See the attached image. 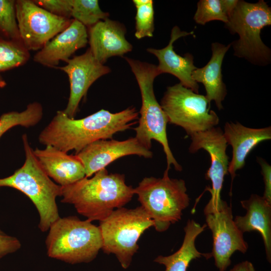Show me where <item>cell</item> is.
<instances>
[{
    "label": "cell",
    "mask_w": 271,
    "mask_h": 271,
    "mask_svg": "<svg viewBox=\"0 0 271 271\" xmlns=\"http://www.w3.org/2000/svg\"><path fill=\"white\" fill-rule=\"evenodd\" d=\"M7 85L6 81L4 79L0 73V89L5 87Z\"/></svg>",
    "instance_id": "e575fe53"
},
{
    "label": "cell",
    "mask_w": 271,
    "mask_h": 271,
    "mask_svg": "<svg viewBox=\"0 0 271 271\" xmlns=\"http://www.w3.org/2000/svg\"><path fill=\"white\" fill-rule=\"evenodd\" d=\"M206 226V224L201 226L193 219L188 220L184 228L185 235L180 248L172 255L158 256L154 261L164 265L165 271H187L193 259L201 257L210 258L212 257L211 252H200L197 249L195 244L196 238Z\"/></svg>",
    "instance_id": "7402d4cb"
},
{
    "label": "cell",
    "mask_w": 271,
    "mask_h": 271,
    "mask_svg": "<svg viewBox=\"0 0 271 271\" xmlns=\"http://www.w3.org/2000/svg\"><path fill=\"white\" fill-rule=\"evenodd\" d=\"M138 117V111L131 107L116 113L102 109L80 119L71 118L63 110H58L40 133L38 140L45 146L66 153L74 150L76 154L94 142L112 139L115 133L135 124Z\"/></svg>",
    "instance_id": "6da1fadb"
},
{
    "label": "cell",
    "mask_w": 271,
    "mask_h": 271,
    "mask_svg": "<svg viewBox=\"0 0 271 271\" xmlns=\"http://www.w3.org/2000/svg\"><path fill=\"white\" fill-rule=\"evenodd\" d=\"M43 108L38 102L29 103L21 112L9 111L0 116V139L10 129L18 125L29 128L37 124L42 119Z\"/></svg>",
    "instance_id": "603a6c76"
},
{
    "label": "cell",
    "mask_w": 271,
    "mask_h": 271,
    "mask_svg": "<svg viewBox=\"0 0 271 271\" xmlns=\"http://www.w3.org/2000/svg\"><path fill=\"white\" fill-rule=\"evenodd\" d=\"M30 58V51L22 42L0 37V73L23 66Z\"/></svg>",
    "instance_id": "cb8c5ba5"
},
{
    "label": "cell",
    "mask_w": 271,
    "mask_h": 271,
    "mask_svg": "<svg viewBox=\"0 0 271 271\" xmlns=\"http://www.w3.org/2000/svg\"><path fill=\"white\" fill-rule=\"evenodd\" d=\"M246 210L244 216H236L234 222L242 233L258 231L262 236L266 258L271 259V203L262 196L252 194L247 200L240 201Z\"/></svg>",
    "instance_id": "ffe728a7"
},
{
    "label": "cell",
    "mask_w": 271,
    "mask_h": 271,
    "mask_svg": "<svg viewBox=\"0 0 271 271\" xmlns=\"http://www.w3.org/2000/svg\"><path fill=\"white\" fill-rule=\"evenodd\" d=\"M192 34L193 32L182 31L178 26H174L171 31L169 43L166 47L160 49L150 48L147 50L158 58L159 64L157 67L160 74H171L176 77L183 86L198 93L199 85L192 77L193 71L197 68L194 64L193 55L187 53L181 56L175 52L173 47L177 40Z\"/></svg>",
    "instance_id": "ac0fdd59"
},
{
    "label": "cell",
    "mask_w": 271,
    "mask_h": 271,
    "mask_svg": "<svg viewBox=\"0 0 271 271\" xmlns=\"http://www.w3.org/2000/svg\"><path fill=\"white\" fill-rule=\"evenodd\" d=\"M134 194V188L126 184L124 175L109 174L104 168L90 178L61 186L60 197L62 202L73 205L89 221H101L115 209L123 207Z\"/></svg>",
    "instance_id": "7a4b0ae2"
},
{
    "label": "cell",
    "mask_w": 271,
    "mask_h": 271,
    "mask_svg": "<svg viewBox=\"0 0 271 271\" xmlns=\"http://www.w3.org/2000/svg\"><path fill=\"white\" fill-rule=\"evenodd\" d=\"M229 271H255L252 263L247 260L235 265Z\"/></svg>",
    "instance_id": "d6a6232c"
},
{
    "label": "cell",
    "mask_w": 271,
    "mask_h": 271,
    "mask_svg": "<svg viewBox=\"0 0 271 271\" xmlns=\"http://www.w3.org/2000/svg\"><path fill=\"white\" fill-rule=\"evenodd\" d=\"M151 226H154V222L141 206L134 209H116L100 221L101 249L106 253L114 254L126 269L139 249L138 240Z\"/></svg>",
    "instance_id": "ba28073f"
},
{
    "label": "cell",
    "mask_w": 271,
    "mask_h": 271,
    "mask_svg": "<svg viewBox=\"0 0 271 271\" xmlns=\"http://www.w3.org/2000/svg\"><path fill=\"white\" fill-rule=\"evenodd\" d=\"M46 239L48 255L70 264L88 262L102 245L100 229L88 220L59 217L50 226Z\"/></svg>",
    "instance_id": "5b68a950"
},
{
    "label": "cell",
    "mask_w": 271,
    "mask_h": 271,
    "mask_svg": "<svg viewBox=\"0 0 271 271\" xmlns=\"http://www.w3.org/2000/svg\"><path fill=\"white\" fill-rule=\"evenodd\" d=\"M0 37L22 42L16 12V1L0 0Z\"/></svg>",
    "instance_id": "484cf974"
},
{
    "label": "cell",
    "mask_w": 271,
    "mask_h": 271,
    "mask_svg": "<svg viewBox=\"0 0 271 271\" xmlns=\"http://www.w3.org/2000/svg\"><path fill=\"white\" fill-rule=\"evenodd\" d=\"M166 170L162 178L145 177L134 188L141 206L160 232L181 219L182 211L189 205L185 182L171 179Z\"/></svg>",
    "instance_id": "8992f818"
},
{
    "label": "cell",
    "mask_w": 271,
    "mask_h": 271,
    "mask_svg": "<svg viewBox=\"0 0 271 271\" xmlns=\"http://www.w3.org/2000/svg\"><path fill=\"white\" fill-rule=\"evenodd\" d=\"M257 161L260 166L263 176L264 191L263 197L271 203V166L264 159L257 157Z\"/></svg>",
    "instance_id": "4dcf8cb0"
},
{
    "label": "cell",
    "mask_w": 271,
    "mask_h": 271,
    "mask_svg": "<svg viewBox=\"0 0 271 271\" xmlns=\"http://www.w3.org/2000/svg\"><path fill=\"white\" fill-rule=\"evenodd\" d=\"M16 12L20 38L29 51L41 50L73 20L55 16L31 0L16 1Z\"/></svg>",
    "instance_id": "30bf717a"
},
{
    "label": "cell",
    "mask_w": 271,
    "mask_h": 271,
    "mask_svg": "<svg viewBox=\"0 0 271 271\" xmlns=\"http://www.w3.org/2000/svg\"><path fill=\"white\" fill-rule=\"evenodd\" d=\"M87 31L89 49L102 64L110 57H122L132 49V45L125 38L124 26L108 18L88 28Z\"/></svg>",
    "instance_id": "2e32d148"
},
{
    "label": "cell",
    "mask_w": 271,
    "mask_h": 271,
    "mask_svg": "<svg viewBox=\"0 0 271 271\" xmlns=\"http://www.w3.org/2000/svg\"><path fill=\"white\" fill-rule=\"evenodd\" d=\"M71 18L87 28L108 18L109 14L100 9L97 0H71Z\"/></svg>",
    "instance_id": "d4e9b609"
},
{
    "label": "cell",
    "mask_w": 271,
    "mask_h": 271,
    "mask_svg": "<svg viewBox=\"0 0 271 271\" xmlns=\"http://www.w3.org/2000/svg\"><path fill=\"white\" fill-rule=\"evenodd\" d=\"M190 137L191 143L189 148V152L194 153L203 149L208 153L210 157L211 164L205 178L212 183V188L208 189L211 197L206 206L213 208L221 200V191L224 177L228 173L229 162L226 154L227 144L223 130L219 127H213L193 133Z\"/></svg>",
    "instance_id": "7c38bea8"
},
{
    "label": "cell",
    "mask_w": 271,
    "mask_h": 271,
    "mask_svg": "<svg viewBox=\"0 0 271 271\" xmlns=\"http://www.w3.org/2000/svg\"><path fill=\"white\" fill-rule=\"evenodd\" d=\"M88 43L87 28L73 19L70 25L50 40L34 55L33 60L46 67L56 68L66 63L78 50Z\"/></svg>",
    "instance_id": "9a60e30c"
},
{
    "label": "cell",
    "mask_w": 271,
    "mask_h": 271,
    "mask_svg": "<svg viewBox=\"0 0 271 271\" xmlns=\"http://www.w3.org/2000/svg\"><path fill=\"white\" fill-rule=\"evenodd\" d=\"M129 64L139 85L142 96L139 124L134 128L135 138L144 146L151 149L152 141L155 140L163 147L167 167L173 165L181 171L182 168L176 161L170 149L167 134V117L158 102L154 91V81L160 75L156 65L128 57H124Z\"/></svg>",
    "instance_id": "277c9868"
},
{
    "label": "cell",
    "mask_w": 271,
    "mask_h": 271,
    "mask_svg": "<svg viewBox=\"0 0 271 271\" xmlns=\"http://www.w3.org/2000/svg\"><path fill=\"white\" fill-rule=\"evenodd\" d=\"M220 2L223 11L228 17L235 9L238 0H220Z\"/></svg>",
    "instance_id": "1f68e13d"
},
{
    "label": "cell",
    "mask_w": 271,
    "mask_h": 271,
    "mask_svg": "<svg viewBox=\"0 0 271 271\" xmlns=\"http://www.w3.org/2000/svg\"><path fill=\"white\" fill-rule=\"evenodd\" d=\"M64 66L55 68L64 72L70 84V94L66 108L63 111L74 118L81 100L87 94L91 85L101 76L109 73L110 69L99 62L89 48L78 56L70 59Z\"/></svg>",
    "instance_id": "4fadbf2b"
},
{
    "label": "cell",
    "mask_w": 271,
    "mask_h": 271,
    "mask_svg": "<svg viewBox=\"0 0 271 271\" xmlns=\"http://www.w3.org/2000/svg\"><path fill=\"white\" fill-rule=\"evenodd\" d=\"M150 0H133V3L135 7L137 6H142L148 3Z\"/></svg>",
    "instance_id": "836d02e7"
},
{
    "label": "cell",
    "mask_w": 271,
    "mask_h": 271,
    "mask_svg": "<svg viewBox=\"0 0 271 271\" xmlns=\"http://www.w3.org/2000/svg\"><path fill=\"white\" fill-rule=\"evenodd\" d=\"M194 20L198 24L204 25L211 21L228 22V17L223 10L220 0H200L197 3Z\"/></svg>",
    "instance_id": "4316f807"
},
{
    "label": "cell",
    "mask_w": 271,
    "mask_h": 271,
    "mask_svg": "<svg viewBox=\"0 0 271 271\" xmlns=\"http://www.w3.org/2000/svg\"><path fill=\"white\" fill-rule=\"evenodd\" d=\"M210 104L205 95L179 83L167 88L160 105L168 122L182 127L190 136L218 124L219 118Z\"/></svg>",
    "instance_id": "9c48e42d"
},
{
    "label": "cell",
    "mask_w": 271,
    "mask_h": 271,
    "mask_svg": "<svg viewBox=\"0 0 271 271\" xmlns=\"http://www.w3.org/2000/svg\"><path fill=\"white\" fill-rule=\"evenodd\" d=\"M204 213L206 225L212 234V256L219 271H225L231 264L230 258L233 253L239 251L245 253L248 244L236 225L231 208L226 201L221 199L213 208L205 207Z\"/></svg>",
    "instance_id": "8fae6325"
},
{
    "label": "cell",
    "mask_w": 271,
    "mask_h": 271,
    "mask_svg": "<svg viewBox=\"0 0 271 271\" xmlns=\"http://www.w3.org/2000/svg\"><path fill=\"white\" fill-rule=\"evenodd\" d=\"M134 36L137 39L152 37L154 31V10L153 1L136 7Z\"/></svg>",
    "instance_id": "83f0119b"
},
{
    "label": "cell",
    "mask_w": 271,
    "mask_h": 271,
    "mask_svg": "<svg viewBox=\"0 0 271 271\" xmlns=\"http://www.w3.org/2000/svg\"><path fill=\"white\" fill-rule=\"evenodd\" d=\"M33 152L46 174L60 186L85 177L84 167L76 155H69L52 146L36 148Z\"/></svg>",
    "instance_id": "d6986e66"
},
{
    "label": "cell",
    "mask_w": 271,
    "mask_h": 271,
    "mask_svg": "<svg viewBox=\"0 0 271 271\" xmlns=\"http://www.w3.org/2000/svg\"><path fill=\"white\" fill-rule=\"evenodd\" d=\"M25 162L11 175L0 179V188L16 189L26 195L35 206L40 217L39 228L42 232L59 217L56 198L61 196V186L46 174L35 157L26 134L22 136Z\"/></svg>",
    "instance_id": "3957f363"
},
{
    "label": "cell",
    "mask_w": 271,
    "mask_h": 271,
    "mask_svg": "<svg viewBox=\"0 0 271 271\" xmlns=\"http://www.w3.org/2000/svg\"><path fill=\"white\" fill-rule=\"evenodd\" d=\"M223 132L227 145H230L232 149V158L228 168L232 182L236 172L244 166L246 158L250 152L259 143L270 140L271 127L254 128L238 122H230L225 123Z\"/></svg>",
    "instance_id": "e0dca14e"
},
{
    "label": "cell",
    "mask_w": 271,
    "mask_h": 271,
    "mask_svg": "<svg viewBox=\"0 0 271 271\" xmlns=\"http://www.w3.org/2000/svg\"><path fill=\"white\" fill-rule=\"evenodd\" d=\"M33 2L55 16L72 19L71 0H33Z\"/></svg>",
    "instance_id": "f1b7e54d"
},
{
    "label": "cell",
    "mask_w": 271,
    "mask_h": 271,
    "mask_svg": "<svg viewBox=\"0 0 271 271\" xmlns=\"http://www.w3.org/2000/svg\"><path fill=\"white\" fill-rule=\"evenodd\" d=\"M218 42L212 44V56L207 64L202 68H197L192 74L193 80L203 84L205 96L210 103L214 101L219 110L223 108L222 104L226 94V85L223 81L222 64L224 57L231 46Z\"/></svg>",
    "instance_id": "44dd1931"
},
{
    "label": "cell",
    "mask_w": 271,
    "mask_h": 271,
    "mask_svg": "<svg viewBox=\"0 0 271 271\" xmlns=\"http://www.w3.org/2000/svg\"><path fill=\"white\" fill-rule=\"evenodd\" d=\"M270 25L271 9L264 1L255 3L238 1L225 24L232 34L237 33L239 37L238 40L231 43L234 55L256 65L268 64L271 51L262 41L260 32L264 27Z\"/></svg>",
    "instance_id": "52a82bcc"
},
{
    "label": "cell",
    "mask_w": 271,
    "mask_h": 271,
    "mask_svg": "<svg viewBox=\"0 0 271 271\" xmlns=\"http://www.w3.org/2000/svg\"><path fill=\"white\" fill-rule=\"evenodd\" d=\"M21 247L20 240L8 235L0 228V258L18 251Z\"/></svg>",
    "instance_id": "f546056e"
},
{
    "label": "cell",
    "mask_w": 271,
    "mask_h": 271,
    "mask_svg": "<svg viewBox=\"0 0 271 271\" xmlns=\"http://www.w3.org/2000/svg\"><path fill=\"white\" fill-rule=\"evenodd\" d=\"M82 163L85 177L89 178L120 158L137 155L151 158L153 153L134 137L124 141L100 140L92 143L75 154Z\"/></svg>",
    "instance_id": "5bb4252c"
}]
</instances>
